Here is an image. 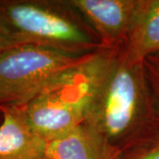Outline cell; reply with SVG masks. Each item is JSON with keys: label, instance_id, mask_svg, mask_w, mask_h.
<instances>
[{"label": "cell", "instance_id": "9c48e42d", "mask_svg": "<svg viewBox=\"0 0 159 159\" xmlns=\"http://www.w3.org/2000/svg\"><path fill=\"white\" fill-rule=\"evenodd\" d=\"M142 64L155 108L159 114V51L148 55Z\"/></svg>", "mask_w": 159, "mask_h": 159}, {"label": "cell", "instance_id": "7c38bea8", "mask_svg": "<svg viewBox=\"0 0 159 159\" xmlns=\"http://www.w3.org/2000/svg\"><path fill=\"white\" fill-rule=\"evenodd\" d=\"M2 119H3V115H2V111H1V110H0V124H1V122H2Z\"/></svg>", "mask_w": 159, "mask_h": 159}, {"label": "cell", "instance_id": "7a4b0ae2", "mask_svg": "<svg viewBox=\"0 0 159 159\" xmlns=\"http://www.w3.org/2000/svg\"><path fill=\"white\" fill-rule=\"evenodd\" d=\"M119 48H101L69 67L24 108L32 129L51 142L84 123Z\"/></svg>", "mask_w": 159, "mask_h": 159}, {"label": "cell", "instance_id": "3957f363", "mask_svg": "<svg viewBox=\"0 0 159 159\" xmlns=\"http://www.w3.org/2000/svg\"><path fill=\"white\" fill-rule=\"evenodd\" d=\"M0 28L17 44L73 51L103 48L68 0H0Z\"/></svg>", "mask_w": 159, "mask_h": 159}, {"label": "cell", "instance_id": "277c9868", "mask_svg": "<svg viewBox=\"0 0 159 159\" xmlns=\"http://www.w3.org/2000/svg\"><path fill=\"white\" fill-rule=\"evenodd\" d=\"M95 51L37 44H20L2 51L0 108L25 107L61 73Z\"/></svg>", "mask_w": 159, "mask_h": 159}, {"label": "cell", "instance_id": "ba28073f", "mask_svg": "<svg viewBox=\"0 0 159 159\" xmlns=\"http://www.w3.org/2000/svg\"><path fill=\"white\" fill-rule=\"evenodd\" d=\"M47 159H117L85 123L47 143Z\"/></svg>", "mask_w": 159, "mask_h": 159}, {"label": "cell", "instance_id": "52a82bcc", "mask_svg": "<svg viewBox=\"0 0 159 159\" xmlns=\"http://www.w3.org/2000/svg\"><path fill=\"white\" fill-rule=\"evenodd\" d=\"M159 51V0H139L122 53L130 64H141Z\"/></svg>", "mask_w": 159, "mask_h": 159}, {"label": "cell", "instance_id": "30bf717a", "mask_svg": "<svg viewBox=\"0 0 159 159\" xmlns=\"http://www.w3.org/2000/svg\"><path fill=\"white\" fill-rule=\"evenodd\" d=\"M139 153L134 159H159V138L137 149Z\"/></svg>", "mask_w": 159, "mask_h": 159}, {"label": "cell", "instance_id": "8992f818", "mask_svg": "<svg viewBox=\"0 0 159 159\" xmlns=\"http://www.w3.org/2000/svg\"><path fill=\"white\" fill-rule=\"evenodd\" d=\"M0 159H44L47 143L29 125L23 107H2Z\"/></svg>", "mask_w": 159, "mask_h": 159}, {"label": "cell", "instance_id": "8fae6325", "mask_svg": "<svg viewBox=\"0 0 159 159\" xmlns=\"http://www.w3.org/2000/svg\"><path fill=\"white\" fill-rule=\"evenodd\" d=\"M17 45L19 44H17L3 29L0 28V53L9 48Z\"/></svg>", "mask_w": 159, "mask_h": 159}, {"label": "cell", "instance_id": "6da1fadb", "mask_svg": "<svg viewBox=\"0 0 159 159\" xmlns=\"http://www.w3.org/2000/svg\"><path fill=\"white\" fill-rule=\"evenodd\" d=\"M122 48L84 121L117 159L159 138V114L143 64L127 62Z\"/></svg>", "mask_w": 159, "mask_h": 159}, {"label": "cell", "instance_id": "4fadbf2b", "mask_svg": "<svg viewBox=\"0 0 159 159\" xmlns=\"http://www.w3.org/2000/svg\"><path fill=\"white\" fill-rule=\"evenodd\" d=\"M44 159H47V158H44Z\"/></svg>", "mask_w": 159, "mask_h": 159}, {"label": "cell", "instance_id": "5b68a950", "mask_svg": "<svg viewBox=\"0 0 159 159\" xmlns=\"http://www.w3.org/2000/svg\"><path fill=\"white\" fill-rule=\"evenodd\" d=\"M97 34L103 48L124 47L139 0H68Z\"/></svg>", "mask_w": 159, "mask_h": 159}]
</instances>
